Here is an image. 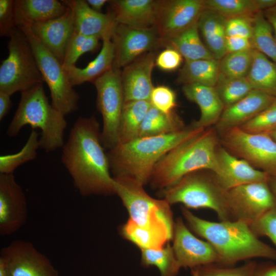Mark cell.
I'll return each instance as SVG.
<instances>
[{
	"label": "cell",
	"instance_id": "6da1fadb",
	"mask_svg": "<svg viewBox=\"0 0 276 276\" xmlns=\"http://www.w3.org/2000/svg\"><path fill=\"white\" fill-rule=\"evenodd\" d=\"M62 148V163L81 196L115 194L114 180L102 143L99 124L94 116L80 117Z\"/></svg>",
	"mask_w": 276,
	"mask_h": 276
},
{
	"label": "cell",
	"instance_id": "7a4b0ae2",
	"mask_svg": "<svg viewBox=\"0 0 276 276\" xmlns=\"http://www.w3.org/2000/svg\"><path fill=\"white\" fill-rule=\"evenodd\" d=\"M181 213L189 228L213 247L219 258L217 264L234 266L240 261L258 258L276 261V249L260 240L247 223L210 221L186 208H181Z\"/></svg>",
	"mask_w": 276,
	"mask_h": 276
},
{
	"label": "cell",
	"instance_id": "3957f363",
	"mask_svg": "<svg viewBox=\"0 0 276 276\" xmlns=\"http://www.w3.org/2000/svg\"><path fill=\"white\" fill-rule=\"evenodd\" d=\"M204 129L191 125L174 133L137 137L119 144L107 154L113 178H128L146 185L150 180L155 166L165 154Z\"/></svg>",
	"mask_w": 276,
	"mask_h": 276
},
{
	"label": "cell",
	"instance_id": "277c9868",
	"mask_svg": "<svg viewBox=\"0 0 276 276\" xmlns=\"http://www.w3.org/2000/svg\"><path fill=\"white\" fill-rule=\"evenodd\" d=\"M219 136L214 127L185 141L165 154L155 166L149 182L160 190L171 186L186 174L199 170L213 171Z\"/></svg>",
	"mask_w": 276,
	"mask_h": 276
},
{
	"label": "cell",
	"instance_id": "5b68a950",
	"mask_svg": "<svg viewBox=\"0 0 276 276\" xmlns=\"http://www.w3.org/2000/svg\"><path fill=\"white\" fill-rule=\"evenodd\" d=\"M20 100L6 133L16 136L22 127L41 130L40 147L46 152L62 148L67 126L65 116L49 103L43 83L22 91Z\"/></svg>",
	"mask_w": 276,
	"mask_h": 276
},
{
	"label": "cell",
	"instance_id": "8992f818",
	"mask_svg": "<svg viewBox=\"0 0 276 276\" xmlns=\"http://www.w3.org/2000/svg\"><path fill=\"white\" fill-rule=\"evenodd\" d=\"M160 191L163 199L170 205L181 203L187 209H209L216 213L220 221L232 220L227 191L220 186L211 170L189 173Z\"/></svg>",
	"mask_w": 276,
	"mask_h": 276
},
{
	"label": "cell",
	"instance_id": "52a82bcc",
	"mask_svg": "<svg viewBox=\"0 0 276 276\" xmlns=\"http://www.w3.org/2000/svg\"><path fill=\"white\" fill-rule=\"evenodd\" d=\"M8 44V56L0 66V91L10 96L44 82L29 41L16 28Z\"/></svg>",
	"mask_w": 276,
	"mask_h": 276
},
{
	"label": "cell",
	"instance_id": "ba28073f",
	"mask_svg": "<svg viewBox=\"0 0 276 276\" xmlns=\"http://www.w3.org/2000/svg\"><path fill=\"white\" fill-rule=\"evenodd\" d=\"M115 194L126 208L129 219L136 224L165 231L173 236L174 221L170 204L150 196L143 186L128 178H114Z\"/></svg>",
	"mask_w": 276,
	"mask_h": 276
},
{
	"label": "cell",
	"instance_id": "9c48e42d",
	"mask_svg": "<svg viewBox=\"0 0 276 276\" xmlns=\"http://www.w3.org/2000/svg\"><path fill=\"white\" fill-rule=\"evenodd\" d=\"M17 28L29 41L43 81L49 87L52 105L65 116L76 111L80 96L73 88L62 63L39 41L29 25Z\"/></svg>",
	"mask_w": 276,
	"mask_h": 276
},
{
	"label": "cell",
	"instance_id": "30bf717a",
	"mask_svg": "<svg viewBox=\"0 0 276 276\" xmlns=\"http://www.w3.org/2000/svg\"><path fill=\"white\" fill-rule=\"evenodd\" d=\"M120 69L111 68L92 83L97 90V107L103 119L101 141L109 150L119 143L120 120L124 98Z\"/></svg>",
	"mask_w": 276,
	"mask_h": 276
},
{
	"label": "cell",
	"instance_id": "8fae6325",
	"mask_svg": "<svg viewBox=\"0 0 276 276\" xmlns=\"http://www.w3.org/2000/svg\"><path fill=\"white\" fill-rule=\"evenodd\" d=\"M220 145L235 156L269 175H276V142L269 134L235 128L219 134Z\"/></svg>",
	"mask_w": 276,
	"mask_h": 276
},
{
	"label": "cell",
	"instance_id": "7c38bea8",
	"mask_svg": "<svg viewBox=\"0 0 276 276\" xmlns=\"http://www.w3.org/2000/svg\"><path fill=\"white\" fill-rule=\"evenodd\" d=\"M227 200L232 220L249 226L276 208V198L268 181L239 186L227 191Z\"/></svg>",
	"mask_w": 276,
	"mask_h": 276
},
{
	"label": "cell",
	"instance_id": "4fadbf2b",
	"mask_svg": "<svg viewBox=\"0 0 276 276\" xmlns=\"http://www.w3.org/2000/svg\"><path fill=\"white\" fill-rule=\"evenodd\" d=\"M0 258L8 276H59L49 259L29 241L13 240L1 249Z\"/></svg>",
	"mask_w": 276,
	"mask_h": 276
},
{
	"label": "cell",
	"instance_id": "5bb4252c",
	"mask_svg": "<svg viewBox=\"0 0 276 276\" xmlns=\"http://www.w3.org/2000/svg\"><path fill=\"white\" fill-rule=\"evenodd\" d=\"M114 58L112 67L120 69L147 52L162 47V40L156 27L135 29L118 24L111 38Z\"/></svg>",
	"mask_w": 276,
	"mask_h": 276
},
{
	"label": "cell",
	"instance_id": "9a60e30c",
	"mask_svg": "<svg viewBox=\"0 0 276 276\" xmlns=\"http://www.w3.org/2000/svg\"><path fill=\"white\" fill-rule=\"evenodd\" d=\"M173 239L172 248L181 268L218 263L219 256L211 244L194 235L181 217L174 222Z\"/></svg>",
	"mask_w": 276,
	"mask_h": 276
},
{
	"label": "cell",
	"instance_id": "2e32d148",
	"mask_svg": "<svg viewBox=\"0 0 276 276\" xmlns=\"http://www.w3.org/2000/svg\"><path fill=\"white\" fill-rule=\"evenodd\" d=\"M204 0L162 1L157 28L163 43L198 22Z\"/></svg>",
	"mask_w": 276,
	"mask_h": 276
},
{
	"label": "cell",
	"instance_id": "e0dca14e",
	"mask_svg": "<svg viewBox=\"0 0 276 276\" xmlns=\"http://www.w3.org/2000/svg\"><path fill=\"white\" fill-rule=\"evenodd\" d=\"M28 205L26 195L13 173L0 174V234L12 235L26 222Z\"/></svg>",
	"mask_w": 276,
	"mask_h": 276
},
{
	"label": "cell",
	"instance_id": "ac0fdd59",
	"mask_svg": "<svg viewBox=\"0 0 276 276\" xmlns=\"http://www.w3.org/2000/svg\"><path fill=\"white\" fill-rule=\"evenodd\" d=\"M216 158V167L212 172L225 191L247 183L268 181L269 179L267 173L233 155L220 144L217 149Z\"/></svg>",
	"mask_w": 276,
	"mask_h": 276
},
{
	"label": "cell",
	"instance_id": "d6986e66",
	"mask_svg": "<svg viewBox=\"0 0 276 276\" xmlns=\"http://www.w3.org/2000/svg\"><path fill=\"white\" fill-rule=\"evenodd\" d=\"M155 59L154 53L149 52L123 67L121 77L124 102L150 101L154 88L151 75Z\"/></svg>",
	"mask_w": 276,
	"mask_h": 276
},
{
	"label": "cell",
	"instance_id": "ffe728a7",
	"mask_svg": "<svg viewBox=\"0 0 276 276\" xmlns=\"http://www.w3.org/2000/svg\"><path fill=\"white\" fill-rule=\"evenodd\" d=\"M74 15L75 31L102 40L111 39L119 24L110 11L104 14L94 10L84 0L61 1Z\"/></svg>",
	"mask_w": 276,
	"mask_h": 276
},
{
	"label": "cell",
	"instance_id": "44dd1931",
	"mask_svg": "<svg viewBox=\"0 0 276 276\" xmlns=\"http://www.w3.org/2000/svg\"><path fill=\"white\" fill-rule=\"evenodd\" d=\"M276 98L253 89L244 98L225 108L214 127L221 134L240 128L267 108Z\"/></svg>",
	"mask_w": 276,
	"mask_h": 276
},
{
	"label": "cell",
	"instance_id": "7402d4cb",
	"mask_svg": "<svg viewBox=\"0 0 276 276\" xmlns=\"http://www.w3.org/2000/svg\"><path fill=\"white\" fill-rule=\"evenodd\" d=\"M29 26L43 45L62 64L66 47L75 32L72 10L68 7L67 11L58 17Z\"/></svg>",
	"mask_w": 276,
	"mask_h": 276
},
{
	"label": "cell",
	"instance_id": "603a6c76",
	"mask_svg": "<svg viewBox=\"0 0 276 276\" xmlns=\"http://www.w3.org/2000/svg\"><path fill=\"white\" fill-rule=\"evenodd\" d=\"M162 1H109L111 13L119 24L135 29L155 27Z\"/></svg>",
	"mask_w": 276,
	"mask_h": 276
},
{
	"label": "cell",
	"instance_id": "cb8c5ba5",
	"mask_svg": "<svg viewBox=\"0 0 276 276\" xmlns=\"http://www.w3.org/2000/svg\"><path fill=\"white\" fill-rule=\"evenodd\" d=\"M185 97L196 103L200 110V117L191 124L198 128L205 129L215 125L219 120L224 107L214 87L197 84L183 85Z\"/></svg>",
	"mask_w": 276,
	"mask_h": 276
},
{
	"label": "cell",
	"instance_id": "d4e9b609",
	"mask_svg": "<svg viewBox=\"0 0 276 276\" xmlns=\"http://www.w3.org/2000/svg\"><path fill=\"white\" fill-rule=\"evenodd\" d=\"M14 6L17 28L58 17L68 9L57 0H14Z\"/></svg>",
	"mask_w": 276,
	"mask_h": 276
},
{
	"label": "cell",
	"instance_id": "484cf974",
	"mask_svg": "<svg viewBox=\"0 0 276 276\" xmlns=\"http://www.w3.org/2000/svg\"><path fill=\"white\" fill-rule=\"evenodd\" d=\"M226 20L225 17L218 12L204 8L197 22L203 42L214 58L218 60L226 54Z\"/></svg>",
	"mask_w": 276,
	"mask_h": 276
},
{
	"label": "cell",
	"instance_id": "4316f807",
	"mask_svg": "<svg viewBox=\"0 0 276 276\" xmlns=\"http://www.w3.org/2000/svg\"><path fill=\"white\" fill-rule=\"evenodd\" d=\"M114 58L113 42L111 39H107L103 40L101 50L97 56L84 68L76 65L63 67L74 87L86 82H93L112 67Z\"/></svg>",
	"mask_w": 276,
	"mask_h": 276
},
{
	"label": "cell",
	"instance_id": "83f0119b",
	"mask_svg": "<svg viewBox=\"0 0 276 276\" xmlns=\"http://www.w3.org/2000/svg\"><path fill=\"white\" fill-rule=\"evenodd\" d=\"M220 74L219 61L216 59L185 60L176 79L178 84H197L214 87Z\"/></svg>",
	"mask_w": 276,
	"mask_h": 276
},
{
	"label": "cell",
	"instance_id": "f1b7e54d",
	"mask_svg": "<svg viewBox=\"0 0 276 276\" xmlns=\"http://www.w3.org/2000/svg\"><path fill=\"white\" fill-rule=\"evenodd\" d=\"M163 47L175 49L187 61L215 59L203 42L197 23L165 41Z\"/></svg>",
	"mask_w": 276,
	"mask_h": 276
},
{
	"label": "cell",
	"instance_id": "f546056e",
	"mask_svg": "<svg viewBox=\"0 0 276 276\" xmlns=\"http://www.w3.org/2000/svg\"><path fill=\"white\" fill-rule=\"evenodd\" d=\"M246 78L254 89L276 98V62L255 49Z\"/></svg>",
	"mask_w": 276,
	"mask_h": 276
},
{
	"label": "cell",
	"instance_id": "4dcf8cb0",
	"mask_svg": "<svg viewBox=\"0 0 276 276\" xmlns=\"http://www.w3.org/2000/svg\"><path fill=\"white\" fill-rule=\"evenodd\" d=\"M120 233L124 238L141 250L162 248L173 239V237L165 231L139 225L129 219L121 226Z\"/></svg>",
	"mask_w": 276,
	"mask_h": 276
},
{
	"label": "cell",
	"instance_id": "1f68e13d",
	"mask_svg": "<svg viewBox=\"0 0 276 276\" xmlns=\"http://www.w3.org/2000/svg\"><path fill=\"white\" fill-rule=\"evenodd\" d=\"M186 127L183 121L175 111L165 113L151 106L142 122L138 137L167 134Z\"/></svg>",
	"mask_w": 276,
	"mask_h": 276
},
{
	"label": "cell",
	"instance_id": "d6a6232c",
	"mask_svg": "<svg viewBox=\"0 0 276 276\" xmlns=\"http://www.w3.org/2000/svg\"><path fill=\"white\" fill-rule=\"evenodd\" d=\"M151 106L148 100L124 102L120 120L119 144L138 137L142 122Z\"/></svg>",
	"mask_w": 276,
	"mask_h": 276
},
{
	"label": "cell",
	"instance_id": "836d02e7",
	"mask_svg": "<svg viewBox=\"0 0 276 276\" xmlns=\"http://www.w3.org/2000/svg\"><path fill=\"white\" fill-rule=\"evenodd\" d=\"M252 26L251 40L254 49L276 62V40L272 27L263 11L254 15Z\"/></svg>",
	"mask_w": 276,
	"mask_h": 276
},
{
	"label": "cell",
	"instance_id": "e575fe53",
	"mask_svg": "<svg viewBox=\"0 0 276 276\" xmlns=\"http://www.w3.org/2000/svg\"><path fill=\"white\" fill-rule=\"evenodd\" d=\"M141 263L146 267L155 266L160 276H176L181 269L169 243L160 248L141 250Z\"/></svg>",
	"mask_w": 276,
	"mask_h": 276
},
{
	"label": "cell",
	"instance_id": "d590c367",
	"mask_svg": "<svg viewBox=\"0 0 276 276\" xmlns=\"http://www.w3.org/2000/svg\"><path fill=\"white\" fill-rule=\"evenodd\" d=\"M224 108L240 101L254 89L246 78H233L220 73L214 86Z\"/></svg>",
	"mask_w": 276,
	"mask_h": 276
},
{
	"label": "cell",
	"instance_id": "8d00e7d4",
	"mask_svg": "<svg viewBox=\"0 0 276 276\" xmlns=\"http://www.w3.org/2000/svg\"><path fill=\"white\" fill-rule=\"evenodd\" d=\"M39 147L38 134L36 130L32 129L25 145L18 152L0 156V173H13L14 171L22 164L35 159Z\"/></svg>",
	"mask_w": 276,
	"mask_h": 276
},
{
	"label": "cell",
	"instance_id": "74e56055",
	"mask_svg": "<svg viewBox=\"0 0 276 276\" xmlns=\"http://www.w3.org/2000/svg\"><path fill=\"white\" fill-rule=\"evenodd\" d=\"M204 8L218 12L227 19L252 16L260 11L256 0H204Z\"/></svg>",
	"mask_w": 276,
	"mask_h": 276
},
{
	"label": "cell",
	"instance_id": "f35d334b",
	"mask_svg": "<svg viewBox=\"0 0 276 276\" xmlns=\"http://www.w3.org/2000/svg\"><path fill=\"white\" fill-rule=\"evenodd\" d=\"M254 50L226 53L219 60L220 73L229 77L246 78L252 64Z\"/></svg>",
	"mask_w": 276,
	"mask_h": 276
},
{
	"label": "cell",
	"instance_id": "ab89813d",
	"mask_svg": "<svg viewBox=\"0 0 276 276\" xmlns=\"http://www.w3.org/2000/svg\"><path fill=\"white\" fill-rule=\"evenodd\" d=\"M99 40L96 37L86 36L75 31L66 47L62 64L63 66H75L81 55L87 52H93L98 49Z\"/></svg>",
	"mask_w": 276,
	"mask_h": 276
},
{
	"label": "cell",
	"instance_id": "60d3db41",
	"mask_svg": "<svg viewBox=\"0 0 276 276\" xmlns=\"http://www.w3.org/2000/svg\"><path fill=\"white\" fill-rule=\"evenodd\" d=\"M257 263L248 262L239 266H223L217 264L199 267L198 276H254Z\"/></svg>",
	"mask_w": 276,
	"mask_h": 276
},
{
	"label": "cell",
	"instance_id": "b9f144b4",
	"mask_svg": "<svg viewBox=\"0 0 276 276\" xmlns=\"http://www.w3.org/2000/svg\"><path fill=\"white\" fill-rule=\"evenodd\" d=\"M243 131L255 134H269L276 128V99L254 119L240 127Z\"/></svg>",
	"mask_w": 276,
	"mask_h": 276
},
{
	"label": "cell",
	"instance_id": "7bdbcfd3",
	"mask_svg": "<svg viewBox=\"0 0 276 276\" xmlns=\"http://www.w3.org/2000/svg\"><path fill=\"white\" fill-rule=\"evenodd\" d=\"M151 105L165 113L174 111L176 106V94L170 87L159 85L154 87L150 98Z\"/></svg>",
	"mask_w": 276,
	"mask_h": 276
},
{
	"label": "cell",
	"instance_id": "ee69618b",
	"mask_svg": "<svg viewBox=\"0 0 276 276\" xmlns=\"http://www.w3.org/2000/svg\"><path fill=\"white\" fill-rule=\"evenodd\" d=\"M250 227L258 237H267L276 247V208L267 212Z\"/></svg>",
	"mask_w": 276,
	"mask_h": 276
},
{
	"label": "cell",
	"instance_id": "f6af8a7d",
	"mask_svg": "<svg viewBox=\"0 0 276 276\" xmlns=\"http://www.w3.org/2000/svg\"><path fill=\"white\" fill-rule=\"evenodd\" d=\"M253 16L227 18L225 25L226 37L240 36L251 39Z\"/></svg>",
	"mask_w": 276,
	"mask_h": 276
},
{
	"label": "cell",
	"instance_id": "bcb514c9",
	"mask_svg": "<svg viewBox=\"0 0 276 276\" xmlns=\"http://www.w3.org/2000/svg\"><path fill=\"white\" fill-rule=\"evenodd\" d=\"M16 28L14 0H0L1 36L10 37Z\"/></svg>",
	"mask_w": 276,
	"mask_h": 276
},
{
	"label": "cell",
	"instance_id": "7dc6e473",
	"mask_svg": "<svg viewBox=\"0 0 276 276\" xmlns=\"http://www.w3.org/2000/svg\"><path fill=\"white\" fill-rule=\"evenodd\" d=\"M182 56L175 49L167 48L161 52L155 59V64L165 71H173L178 68L182 61Z\"/></svg>",
	"mask_w": 276,
	"mask_h": 276
},
{
	"label": "cell",
	"instance_id": "c3c4849f",
	"mask_svg": "<svg viewBox=\"0 0 276 276\" xmlns=\"http://www.w3.org/2000/svg\"><path fill=\"white\" fill-rule=\"evenodd\" d=\"M254 49L251 39L240 36H228L226 39V53Z\"/></svg>",
	"mask_w": 276,
	"mask_h": 276
},
{
	"label": "cell",
	"instance_id": "681fc988",
	"mask_svg": "<svg viewBox=\"0 0 276 276\" xmlns=\"http://www.w3.org/2000/svg\"><path fill=\"white\" fill-rule=\"evenodd\" d=\"M254 276H276V264L270 262L257 263Z\"/></svg>",
	"mask_w": 276,
	"mask_h": 276
},
{
	"label": "cell",
	"instance_id": "f907efd6",
	"mask_svg": "<svg viewBox=\"0 0 276 276\" xmlns=\"http://www.w3.org/2000/svg\"><path fill=\"white\" fill-rule=\"evenodd\" d=\"M11 96L0 91V120H2L4 118L8 113L11 107L12 103L11 100Z\"/></svg>",
	"mask_w": 276,
	"mask_h": 276
},
{
	"label": "cell",
	"instance_id": "816d5d0a",
	"mask_svg": "<svg viewBox=\"0 0 276 276\" xmlns=\"http://www.w3.org/2000/svg\"><path fill=\"white\" fill-rule=\"evenodd\" d=\"M263 12L265 17L272 27L274 36L276 40V6Z\"/></svg>",
	"mask_w": 276,
	"mask_h": 276
},
{
	"label": "cell",
	"instance_id": "f5cc1de1",
	"mask_svg": "<svg viewBox=\"0 0 276 276\" xmlns=\"http://www.w3.org/2000/svg\"><path fill=\"white\" fill-rule=\"evenodd\" d=\"M260 11H264L276 6V0H256Z\"/></svg>",
	"mask_w": 276,
	"mask_h": 276
},
{
	"label": "cell",
	"instance_id": "db71d44e",
	"mask_svg": "<svg viewBox=\"0 0 276 276\" xmlns=\"http://www.w3.org/2000/svg\"><path fill=\"white\" fill-rule=\"evenodd\" d=\"M86 1L91 9L99 12H101L104 5L109 2L107 0H87Z\"/></svg>",
	"mask_w": 276,
	"mask_h": 276
},
{
	"label": "cell",
	"instance_id": "11a10c76",
	"mask_svg": "<svg viewBox=\"0 0 276 276\" xmlns=\"http://www.w3.org/2000/svg\"><path fill=\"white\" fill-rule=\"evenodd\" d=\"M268 183L272 192L276 198V175H269Z\"/></svg>",
	"mask_w": 276,
	"mask_h": 276
},
{
	"label": "cell",
	"instance_id": "9f6ffc18",
	"mask_svg": "<svg viewBox=\"0 0 276 276\" xmlns=\"http://www.w3.org/2000/svg\"><path fill=\"white\" fill-rule=\"evenodd\" d=\"M0 276H8V272L4 261L0 258Z\"/></svg>",
	"mask_w": 276,
	"mask_h": 276
},
{
	"label": "cell",
	"instance_id": "6f0895ef",
	"mask_svg": "<svg viewBox=\"0 0 276 276\" xmlns=\"http://www.w3.org/2000/svg\"><path fill=\"white\" fill-rule=\"evenodd\" d=\"M269 134L276 142V128L270 132Z\"/></svg>",
	"mask_w": 276,
	"mask_h": 276
},
{
	"label": "cell",
	"instance_id": "680465c9",
	"mask_svg": "<svg viewBox=\"0 0 276 276\" xmlns=\"http://www.w3.org/2000/svg\"><path fill=\"white\" fill-rule=\"evenodd\" d=\"M191 273L192 276H198L195 269H191Z\"/></svg>",
	"mask_w": 276,
	"mask_h": 276
}]
</instances>
